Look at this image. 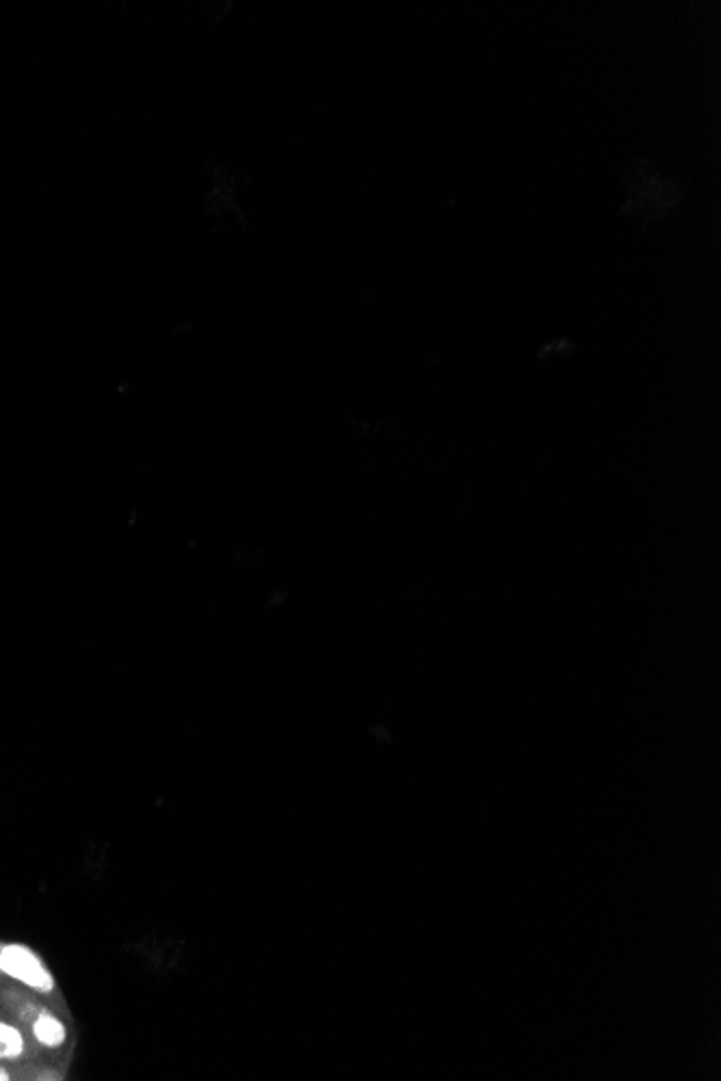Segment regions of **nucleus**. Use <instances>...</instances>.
<instances>
[{"mask_svg": "<svg viewBox=\"0 0 721 1081\" xmlns=\"http://www.w3.org/2000/svg\"><path fill=\"white\" fill-rule=\"evenodd\" d=\"M0 971L38 993H52L57 989L52 971L24 944H7L0 948Z\"/></svg>", "mask_w": 721, "mask_h": 1081, "instance_id": "f257e3e1", "label": "nucleus"}, {"mask_svg": "<svg viewBox=\"0 0 721 1081\" xmlns=\"http://www.w3.org/2000/svg\"><path fill=\"white\" fill-rule=\"evenodd\" d=\"M33 1037L35 1041L43 1044V1047H50V1049H57L61 1047L63 1042L68 1041V1028L65 1023L54 1017L52 1012H40L38 1019L33 1021Z\"/></svg>", "mask_w": 721, "mask_h": 1081, "instance_id": "f03ea898", "label": "nucleus"}, {"mask_svg": "<svg viewBox=\"0 0 721 1081\" xmlns=\"http://www.w3.org/2000/svg\"><path fill=\"white\" fill-rule=\"evenodd\" d=\"M27 1051V1042L22 1032L11 1026L0 1021V1060H20Z\"/></svg>", "mask_w": 721, "mask_h": 1081, "instance_id": "7ed1b4c3", "label": "nucleus"}, {"mask_svg": "<svg viewBox=\"0 0 721 1081\" xmlns=\"http://www.w3.org/2000/svg\"><path fill=\"white\" fill-rule=\"evenodd\" d=\"M9 1080H11V1075H9V1071L0 1067V1081H9Z\"/></svg>", "mask_w": 721, "mask_h": 1081, "instance_id": "20e7f679", "label": "nucleus"}, {"mask_svg": "<svg viewBox=\"0 0 721 1081\" xmlns=\"http://www.w3.org/2000/svg\"><path fill=\"white\" fill-rule=\"evenodd\" d=\"M0 948H2V946H0Z\"/></svg>", "mask_w": 721, "mask_h": 1081, "instance_id": "39448f33", "label": "nucleus"}]
</instances>
